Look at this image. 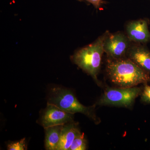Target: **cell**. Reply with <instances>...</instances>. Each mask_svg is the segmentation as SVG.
<instances>
[{
  "instance_id": "30bf717a",
  "label": "cell",
  "mask_w": 150,
  "mask_h": 150,
  "mask_svg": "<svg viewBox=\"0 0 150 150\" xmlns=\"http://www.w3.org/2000/svg\"><path fill=\"white\" fill-rule=\"evenodd\" d=\"M63 125L51 126L45 129V147L46 150H57Z\"/></svg>"
},
{
  "instance_id": "ba28073f",
  "label": "cell",
  "mask_w": 150,
  "mask_h": 150,
  "mask_svg": "<svg viewBox=\"0 0 150 150\" xmlns=\"http://www.w3.org/2000/svg\"><path fill=\"white\" fill-rule=\"evenodd\" d=\"M126 56L150 74V51L145 44L131 43Z\"/></svg>"
},
{
  "instance_id": "277c9868",
  "label": "cell",
  "mask_w": 150,
  "mask_h": 150,
  "mask_svg": "<svg viewBox=\"0 0 150 150\" xmlns=\"http://www.w3.org/2000/svg\"><path fill=\"white\" fill-rule=\"evenodd\" d=\"M142 89L138 87L118 88L108 87L98 100L101 105H111L130 108L136 98L141 94Z\"/></svg>"
},
{
  "instance_id": "9c48e42d",
  "label": "cell",
  "mask_w": 150,
  "mask_h": 150,
  "mask_svg": "<svg viewBox=\"0 0 150 150\" xmlns=\"http://www.w3.org/2000/svg\"><path fill=\"white\" fill-rule=\"evenodd\" d=\"M81 133L74 121L63 125L57 150H69L76 137Z\"/></svg>"
},
{
  "instance_id": "7a4b0ae2",
  "label": "cell",
  "mask_w": 150,
  "mask_h": 150,
  "mask_svg": "<svg viewBox=\"0 0 150 150\" xmlns=\"http://www.w3.org/2000/svg\"><path fill=\"white\" fill-rule=\"evenodd\" d=\"M109 34L106 31L93 43L76 51L71 57L75 64L91 76L98 84L97 76L104 52V41Z\"/></svg>"
},
{
  "instance_id": "52a82bcc",
  "label": "cell",
  "mask_w": 150,
  "mask_h": 150,
  "mask_svg": "<svg viewBox=\"0 0 150 150\" xmlns=\"http://www.w3.org/2000/svg\"><path fill=\"white\" fill-rule=\"evenodd\" d=\"M149 24V21L146 18L128 23L126 25V32L131 42L145 45L150 42Z\"/></svg>"
},
{
  "instance_id": "3957f363",
  "label": "cell",
  "mask_w": 150,
  "mask_h": 150,
  "mask_svg": "<svg viewBox=\"0 0 150 150\" xmlns=\"http://www.w3.org/2000/svg\"><path fill=\"white\" fill-rule=\"evenodd\" d=\"M47 103L72 114L82 113L96 123L99 122L95 112V105L86 106L82 104L72 92L67 89L60 87L51 89Z\"/></svg>"
},
{
  "instance_id": "8992f818",
  "label": "cell",
  "mask_w": 150,
  "mask_h": 150,
  "mask_svg": "<svg viewBox=\"0 0 150 150\" xmlns=\"http://www.w3.org/2000/svg\"><path fill=\"white\" fill-rule=\"evenodd\" d=\"M74 114L62 110L54 105L47 103L40 122L44 129L51 126L64 125L74 121Z\"/></svg>"
},
{
  "instance_id": "4fadbf2b",
  "label": "cell",
  "mask_w": 150,
  "mask_h": 150,
  "mask_svg": "<svg viewBox=\"0 0 150 150\" xmlns=\"http://www.w3.org/2000/svg\"><path fill=\"white\" fill-rule=\"evenodd\" d=\"M144 88L141 93V100L145 104H150V86L144 84Z\"/></svg>"
},
{
  "instance_id": "5b68a950",
  "label": "cell",
  "mask_w": 150,
  "mask_h": 150,
  "mask_svg": "<svg viewBox=\"0 0 150 150\" xmlns=\"http://www.w3.org/2000/svg\"><path fill=\"white\" fill-rule=\"evenodd\" d=\"M131 44V40L123 33H109L104 41V52L109 59H123L127 55Z\"/></svg>"
},
{
  "instance_id": "7c38bea8",
  "label": "cell",
  "mask_w": 150,
  "mask_h": 150,
  "mask_svg": "<svg viewBox=\"0 0 150 150\" xmlns=\"http://www.w3.org/2000/svg\"><path fill=\"white\" fill-rule=\"evenodd\" d=\"M27 149L25 138L18 142H12L7 145V149L8 150H27Z\"/></svg>"
},
{
  "instance_id": "6da1fadb",
  "label": "cell",
  "mask_w": 150,
  "mask_h": 150,
  "mask_svg": "<svg viewBox=\"0 0 150 150\" xmlns=\"http://www.w3.org/2000/svg\"><path fill=\"white\" fill-rule=\"evenodd\" d=\"M106 70L110 80L119 87H132L150 81V74L128 58L109 59Z\"/></svg>"
},
{
  "instance_id": "8fae6325",
  "label": "cell",
  "mask_w": 150,
  "mask_h": 150,
  "mask_svg": "<svg viewBox=\"0 0 150 150\" xmlns=\"http://www.w3.org/2000/svg\"><path fill=\"white\" fill-rule=\"evenodd\" d=\"M87 142L83 133H80L74 140L69 150H85Z\"/></svg>"
},
{
  "instance_id": "5bb4252c",
  "label": "cell",
  "mask_w": 150,
  "mask_h": 150,
  "mask_svg": "<svg viewBox=\"0 0 150 150\" xmlns=\"http://www.w3.org/2000/svg\"><path fill=\"white\" fill-rule=\"evenodd\" d=\"M92 4L96 8H99L102 5L103 0H86Z\"/></svg>"
},
{
  "instance_id": "9a60e30c",
  "label": "cell",
  "mask_w": 150,
  "mask_h": 150,
  "mask_svg": "<svg viewBox=\"0 0 150 150\" xmlns=\"http://www.w3.org/2000/svg\"></svg>"
}]
</instances>
